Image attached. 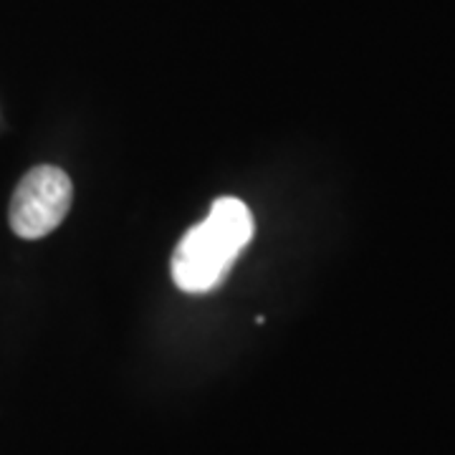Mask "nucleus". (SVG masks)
Here are the masks:
<instances>
[{
  "instance_id": "f257e3e1",
  "label": "nucleus",
  "mask_w": 455,
  "mask_h": 455,
  "mask_svg": "<svg viewBox=\"0 0 455 455\" xmlns=\"http://www.w3.org/2000/svg\"><path fill=\"white\" fill-rule=\"evenodd\" d=\"M253 212L238 197H218L205 220L190 228L172 253V281L188 293L215 289L253 238Z\"/></svg>"
},
{
  "instance_id": "f03ea898",
  "label": "nucleus",
  "mask_w": 455,
  "mask_h": 455,
  "mask_svg": "<svg viewBox=\"0 0 455 455\" xmlns=\"http://www.w3.org/2000/svg\"><path fill=\"white\" fill-rule=\"evenodd\" d=\"M74 188L61 167L41 164L18 182L11 200V228L13 233L36 241L49 235L71 208Z\"/></svg>"
}]
</instances>
